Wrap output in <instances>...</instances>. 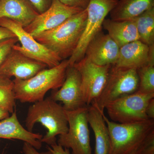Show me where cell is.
Returning a JSON list of instances; mask_svg holds the SVG:
<instances>
[{
	"mask_svg": "<svg viewBox=\"0 0 154 154\" xmlns=\"http://www.w3.org/2000/svg\"><path fill=\"white\" fill-rule=\"evenodd\" d=\"M87 9L72 16L62 24L33 36L36 41L55 53L62 60L72 54L85 27Z\"/></svg>",
	"mask_w": 154,
	"mask_h": 154,
	"instance_id": "obj_1",
	"label": "cell"
},
{
	"mask_svg": "<svg viewBox=\"0 0 154 154\" xmlns=\"http://www.w3.org/2000/svg\"><path fill=\"white\" fill-rule=\"evenodd\" d=\"M107 125L110 147L108 154H137L143 146L154 136V120L131 123H117L103 114Z\"/></svg>",
	"mask_w": 154,
	"mask_h": 154,
	"instance_id": "obj_2",
	"label": "cell"
},
{
	"mask_svg": "<svg viewBox=\"0 0 154 154\" xmlns=\"http://www.w3.org/2000/svg\"><path fill=\"white\" fill-rule=\"evenodd\" d=\"M36 123H40L47 130L41 142L50 146L57 143V136L66 133L69 129L66 110L50 97L35 102L28 108L25 119L27 129L32 131Z\"/></svg>",
	"mask_w": 154,
	"mask_h": 154,
	"instance_id": "obj_3",
	"label": "cell"
},
{
	"mask_svg": "<svg viewBox=\"0 0 154 154\" xmlns=\"http://www.w3.org/2000/svg\"><path fill=\"white\" fill-rule=\"evenodd\" d=\"M68 60L52 68L45 69L28 79H15L14 91L15 98L22 103H35L45 99L51 90H56L62 85L65 79Z\"/></svg>",
	"mask_w": 154,
	"mask_h": 154,
	"instance_id": "obj_4",
	"label": "cell"
},
{
	"mask_svg": "<svg viewBox=\"0 0 154 154\" xmlns=\"http://www.w3.org/2000/svg\"><path fill=\"white\" fill-rule=\"evenodd\" d=\"M118 0H90L87 8L85 27L76 48L68 60L73 66L84 58L90 42L102 31L105 18L116 5Z\"/></svg>",
	"mask_w": 154,
	"mask_h": 154,
	"instance_id": "obj_5",
	"label": "cell"
},
{
	"mask_svg": "<svg viewBox=\"0 0 154 154\" xmlns=\"http://www.w3.org/2000/svg\"><path fill=\"white\" fill-rule=\"evenodd\" d=\"M138 86L137 70L112 65L104 90L91 105L104 112L107 104L122 96L136 92Z\"/></svg>",
	"mask_w": 154,
	"mask_h": 154,
	"instance_id": "obj_6",
	"label": "cell"
},
{
	"mask_svg": "<svg viewBox=\"0 0 154 154\" xmlns=\"http://www.w3.org/2000/svg\"><path fill=\"white\" fill-rule=\"evenodd\" d=\"M88 106L73 111H66L69 129L59 136L57 144L71 149L72 154H92L88 119Z\"/></svg>",
	"mask_w": 154,
	"mask_h": 154,
	"instance_id": "obj_7",
	"label": "cell"
},
{
	"mask_svg": "<svg viewBox=\"0 0 154 154\" xmlns=\"http://www.w3.org/2000/svg\"><path fill=\"white\" fill-rule=\"evenodd\" d=\"M154 94H146L139 91L122 96L107 104L105 107L109 118L117 123H134L147 120V105Z\"/></svg>",
	"mask_w": 154,
	"mask_h": 154,
	"instance_id": "obj_8",
	"label": "cell"
},
{
	"mask_svg": "<svg viewBox=\"0 0 154 154\" xmlns=\"http://www.w3.org/2000/svg\"><path fill=\"white\" fill-rule=\"evenodd\" d=\"M0 26L8 29L15 34L21 45L15 44L13 49L28 57L52 68L58 65L62 60L55 53L36 41L18 22L8 19H0Z\"/></svg>",
	"mask_w": 154,
	"mask_h": 154,
	"instance_id": "obj_9",
	"label": "cell"
},
{
	"mask_svg": "<svg viewBox=\"0 0 154 154\" xmlns=\"http://www.w3.org/2000/svg\"><path fill=\"white\" fill-rule=\"evenodd\" d=\"M112 65L99 66L84 57L73 66L81 76V87L87 106L96 100L105 88Z\"/></svg>",
	"mask_w": 154,
	"mask_h": 154,
	"instance_id": "obj_10",
	"label": "cell"
},
{
	"mask_svg": "<svg viewBox=\"0 0 154 154\" xmlns=\"http://www.w3.org/2000/svg\"><path fill=\"white\" fill-rule=\"evenodd\" d=\"M83 10L79 8L65 5L59 0H53L49 8L43 13L38 14L24 29L32 36H35L41 32L55 28Z\"/></svg>",
	"mask_w": 154,
	"mask_h": 154,
	"instance_id": "obj_11",
	"label": "cell"
},
{
	"mask_svg": "<svg viewBox=\"0 0 154 154\" xmlns=\"http://www.w3.org/2000/svg\"><path fill=\"white\" fill-rule=\"evenodd\" d=\"M50 97L55 102H62L63 107L66 111H73L88 106L83 98L81 76L74 66H68L62 85L59 90H54Z\"/></svg>",
	"mask_w": 154,
	"mask_h": 154,
	"instance_id": "obj_12",
	"label": "cell"
},
{
	"mask_svg": "<svg viewBox=\"0 0 154 154\" xmlns=\"http://www.w3.org/2000/svg\"><path fill=\"white\" fill-rule=\"evenodd\" d=\"M47 67L44 63L30 58L13 48L0 66V76L27 80Z\"/></svg>",
	"mask_w": 154,
	"mask_h": 154,
	"instance_id": "obj_13",
	"label": "cell"
},
{
	"mask_svg": "<svg viewBox=\"0 0 154 154\" xmlns=\"http://www.w3.org/2000/svg\"><path fill=\"white\" fill-rule=\"evenodd\" d=\"M119 48L108 34L101 31L88 44L84 57L97 65H113L118 59Z\"/></svg>",
	"mask_w": 154,
	"mask_h": 154,
	"instance_id": "obj_14",
	"label": "cell"
},
{
	"mask_svg": "<svg viewBox=\"0 0 154 154\" xmlns=\"http://www.w3.org/2000/svg\"><path fill=\"white\" fill-rule=\"evenodd\" d=\"M152 61H154V45L149 46L137 40L119 48L118 59L113 65L137 70Z\"/></svg>",
	"mask_w": 154,
	"mask_h": 154,
	"instance_id": "obj_15",
	"label": "cell"
},
{
	"mask_svg": "<svg viewBox=\"0 0 154 154\" xmlns=\"http://www.w3.org/2000/svg\"><path fill=\"white\" fill-rule=\"evenodd\" d=\"M42 137L39 133H34L24 128L19 122L16 111L0 121V138L22 140L38 150L42 146Z\"/></svg>",
	"mask_w": 154,
	"mask_h": 154,
	"instance_id": "obj_16",
	"label": "cell"
},
{
	"mask_svg": "<svg viewBox=\"0 0 154 154\" xmlns=\"http://www.w3.org/2000/svg\"><path fill=\"white\" fill-rule=\"evenodd\" d=\"M38 14L28 0H0V19L8 18L24 28Z\"/></svg>",
	"mask_w": 154,
	"mask_h": 154,
	"instance_id": "obj_17",
	"label": "cell"
},
{
	"mask_svg": "<svg viewBox=\"0 0 154 154\" xmlns=\"http://www.w3.org/2000/svg\"><path fill=\"white\" fill-rule=\"evenodd\" d=\"M102 112L94 105L88 106V119L94 133L95 138L94 154H108L110 137L107 125Z\"/></svg>",
	"mask_w": 154,
	"mask_h": 154,
	"instance_id": "obj_18",
	"label": "cell"
},
{
	"mask_svg": "<svg viewBox=\"0 0 154 154\" xmlns=\"http://www.w3.org/2000/svg\"><path fill=\"white\" fill-rule=\"evenodd\" d=\"M102 27L119 48L132 42L140 40L135 22L131 20L115 21L105 19Z\"/></svg>",
	"mask_w": 154,
	"mask_h": 154,
	"instance_id": "obj_19",
	"label": "cell"
},
{
	"mask_svg": "<svg viewBox=\"0 0 154 154\" xmlns=\"http://www.w3.org/2000/svg\"><path fill=\"white\" fill-rule=\"evenodd\" d=\"M154 7V0H118L110 13L115 21L131 20Z\"/></svg>",
	"mask_w": 154,
	"mask_h": 154,
	"instance_id": "obj_20",
	"label": "cell"
},
{
	"mask_svg": "<svg viewBox=\"0 0 154 154\" xmlns=\"http://www.w3.org/2000/svg\"><path fill=\"white\" fill-rule=\"evenodd\" d=\"M140 41L149 46L154 45V7L133 19Z\"/></svg>",
	"mask_w": 154,
	"mask_h": 154,
	"instance_id": "obj_21",
	"label": "cell"
},
{
	"mask_svg": "<svg viewBox=\"0 0 154 154\" xmlns=\"http://www.w3.org/2000/svg\"><path fill=\"white\" fill-rule=\"evenodd\" d=\"M16 100L14 82L11 79L0 76V108L13 113Z\"/></svg>",
	"mask_w": 154,
	"mask_h": 154,
	"instance_id": "obj_22",
	"label": "cell"
},
{
	"mask_svg": "<svg viewBox=\"0 0 154 154\" xmlns=\"http://www.w3.org/2000/svg\"><path fill=\"white\" fill-rule=\"evenodd\" d=\"M139 78L137 91L146 94H154V61L137 70Z\"/></svg>",
	"mask_w": 154,
	"mask_h": 154,
	"instance_id": "obj_23",
	"label": "cell"
},
{
	"mask_svg": "<svg viewBox=\"0 0 154 154\" xmlns=\"http://www.w3.org/2000/svg\"><path fill=\"white\" fill-rule=\"evenodd\" d=\"M18 41L17 37L8 38L0 41V66L3 63L7 56L11 52L13 48Z\"/></svg>",
	"mask_w": 154,
	"mask_h": 154,
	"instance_id": "obj_24",
	"label": "cell"
},
{
	"mask_svg": "<svg viewBox=\"0 0 154 154\" xmlns=\"http://www.w3.org/2000/svg\"><path fill=\"white\" fill-rule=\"evenodd\" d=\"M38 14L46 11L51 5L53 0H28Z\"/></svg>",
	"mask_w": 154,
	"mask_h": 154,
	"instance_id": "obj_25",
	"label": "cell"
},
{
	"mask_svg": "<svg viewBox=\"0 0 154 154\" xmlns=\"http://www.w3.org/2000/svg\"><path fill=\"white\" fill-rule=\"evenodd\" d=\"M63 5L70 7L87 9L90 0H59Z\"/></svg>",
	"mask_w": 154,
	"mask_h": 154,
	"instance_id": "obj_26",
	"label": "cell"
},
{
	"mask_svg": "<svg viewBox=\"0 0 154 154\" xmlns=\"http://www.w3.org/2000/svg\"><path fill=\"white\" fill-rule=\"evenodd\" d=\"M137 154H154V136L143 146Z\"/></svg>",
	"mask_w": 154,
	"mask_h": 154,
	"instance_id": "obj_27",
	"label": "cell"
},
{
	"mask_svg": "<svg viewBox=\"0 0 154 154\" xmlns=\"http://www.w3.org/2000/svg\"><path fill=\"white\" fill-rule=\"evenodd\" d=\"M22 149L25 154H53L48 149L47 152H39L33 146L26 142L24 143Z\"/></svg>",
	"mask_w": 154,
	"mask_h": 154,
	"instance_id": "obj_28",
	"label": "cell"
},
{
	"mask_svg": "<svg viewBox=\"0 0 154 154\" xmlns=\"http://www.w3.org/2000/svg\"><path fill=\"white\" fill-rule=\"evenodd\" d=\"M47 149L53 154H70L69 149L64 148L57 143L51 146V147L48 146Z\"/></svg>",
	"mask_w": 154,
	"mask_h": 154,
	"instance_id": "obj_29",
	"label": "cell"
},
{
	"mask_svg": "<svg viewBox=\"0 0 154 154\" xmlns=\"http://www.w3.org/2000/svg\"><path fill=\"white\" fill-rule=\"evenodd\" d=\"M15 37H17L12 31L8 29L0 26V41Z\"/></svg>",
	"mask_w": 154,
	"mask_h": 154,
	"instance_id": "obj_30",
	"label": "cell"
},
{
	"mask_svg": "<svg viewBox=\"0 0 154 154\" xmlns=\"http://www.w3.org/2000/svg\"><path fill=\"white\" fill-rule=\"evenodd\" d=\"M146 113L149 119L154 120V98L151 99L147 105Z\"/></svg>",
	"mask_w": 154,
	"mask_h": 154,
	"instance_id": "obj_31",
	"label": "cell"
},
{
	"mask_svg": "<svg viewBox=\"0 0 154 154\" xmlns=\"http://www.w3.org/2000/svg\"><path fill=\"white\" fill-rule=\"evenodd\" d=\"M9 116H10V113H9L8 111L0 108V121L8 117Z\"/></svg>",
	"mask_w": 154,
	"mask_h": 154,
	"instance_id": "obj_32",
	"label": "cell"
},
{
	"mask_svg": "<svg viewBox=\"0 0 154 154\" xmlns=\"http://www.w3.org/2000/svg\"></svg>",
	"mask_w": 154,
	"mask_h": 154,
	"instance_id": "obj_33",
	"label": "cell"
}]
</instances>
